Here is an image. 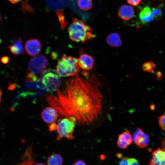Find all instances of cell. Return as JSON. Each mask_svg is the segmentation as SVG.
I'll return each mask as SVG.
<instances>
[{"label": "cell", "instance_id": "cell-1", "mask_svg": "<svg viewBox=\"0 0 165 165\" xmlns=\"http://www.w3.org/2000/svg\"><path fill=\"white\" fill-rule=\"evenodd\" d=\"M66 80L46 100L61 116L76 124L89 126L99 120L103 111L101 84L97 75L86 71Z\"/></svg>", "mask_w": 165, "mask_h": 165}, {"label": "cell", "instance_id": "cell-2", "mask_svg": "<svg viewBox=\"0 0 165 165\" xmlns=\"http://www.w3.org/2000/svg\"><path fill=\"white\" fill-rule=\"evenodd\" d=\"M68 31L70 38L77 42L84 43L94 37L92 28L82 21L76 18H73Z\"/></svg>", "mask_w": 165, "mask_h": 165}, {"label": "cell", "instance_id": "cell-3", "mask_svg": "<svg viewBox=\"0 0 165 165\" xmlns=\"http://www.w3.org/2000/svg\"><path fill=\"white\" fill-rule=\"evenodd\" d=\"M79 70L77 58L64 55L58 61L56 71L61 77L75 76L78 75Z\"/></svg>", "mask_w": 165, "mask_h": 165}, {"label": "cell", "instance_id": "cell-4", "mask_svg": "<svg viewBox=\"0 0 165 165\" xmlns=\"http://www.w3.org/2000/svg\"><path fill=\"white\" fill-rule=\"evenodd\" d=\"M56 123V130L58 134L56 138L57 141L63 138L69 140L74 139L73 133L76 123L74 120L66 117L61 118Z\"/></svg>", "mask_w": 165, "mask_h": 165}, {"label": "cell", "instance_id": "cell-5", "mask_svg": "<svg viewBox=\"0 0 165 165\" xmlns=\"http://www.w3.org/2000/svg\"><path fill=\"white\" fill-rule=\"evenodd\" d=\"M43 73L40 79L44 88L48 92H55L61 84V76L54 69L46 71Z\"/></svg>", "mask_w": 165, "mask_h": 165}, {"label": "cell", "instance_id": "cell-6", "mask_svg": "<svg viewBox=\"0 0 165 165\" xmlns=\"http://www.w3.org/2000/svg\"><path fill=\"white\" fill-rule=\"evenodd\" d=\"M48 64L46 57L42 55H38L32 58L28 65V70L35 75L43 73L46 71Z\"/></svg>", "mask_w": 165, "mask_h": 165}, {"label": "cell", "instance_id": "cell-7", "mask_svg": "<svg viewBox=\"0 0 165 165\" xmlns=\"http://www.w3.org/2000/svg\"><path fill=\"white\" fill-rule=\"evenodd\" d=\"M132 138V141L140 148L146 147L150 142L148 135L139 128H138L134 133Z\"/></svg>", "mask_w": 165, "mask_h": 165}, {"label": "cell", "instance_id": "cell-8", "mask_svg": "<svg viewBox=\"0 0 165 165\" xmlns=\"http://www.w3.org/2000/svg\"><path fill=\"white\" fill-rule=\"evenodd\" d=\"M25 49L28 54L31 56H35L41 51V44L36 39L28 40L25 43Z\"/></svg>", "mask_w": 165, "mask_h": 165}, {"label": "cell", "instance_id": "cell-9", "mask_svg": "<svg viewBox=\"0 0 165 165\" xmlns=\"http://www.w3.org/2000/svg\"><path fill=\"white\" fill-rule=\"evenodd\" d=\"M57 111L51 106L45 108L41 113V117L43 120L48 124L55 122L58 117Z\"/></svg>", "mask_w": 165, "mask_h": 165}, {"label": "cell", "instance_id": "cell-10", "mask_svg": "<svg viewBox=\"0 0 165 165\" xmlns=\"http://www.w3.org/2000/svg\"><path fill=\"white\" fill-rule=\"evenodd\" d=\"M77 60L79 67L84 71H89L94 67V59L89 54L85 53L82 54Z\"/></svg>", "mask_w": 165, "mask_h": 165}, {"label": "cell", "instance_id": "cell-11", "mask_svg": "<svg viewBox=\"0 0 165 165\" xmlns=\"http://www.w3.org/2000/svg\"><path fill=\"white\" fill-rule=\"evenodd\" d=\"M149 165H165V153L163 149L158 148L152 154Z\"/></svg>", "mask_w": 165, "mask_h": 165}, {"label": "cell", "instance_id": "cell-12", "mask_svg": "<svg viewBox=\"0 0 165 165\" xmlns=\"http://www.w3.org/2000/svg\"><path fill=\"white\" fill-rule=\"evenodd\" d=\"M132 136L130 132L126 130L118 135L117 143L118 147L121 149H125L132 142Z\"/></svg>", "mask_w": 165, "mask_h": 165}, {"label": "cell", "instance_id": "cell-13", "mask_svg": "<svg viewBox=\"0 0 165 165\" xmlns=\"http://www.w3.org/2000/svg\"><path fill=\"white\" fill-rule=\"evenodd\" d=\"M118 14L119 16L122 19L128 20L133 17L134 11L130 6L123 5L119 9Z\"/></svg>", "mask_w": 165, "mask_h": 165}, {"label": "cell", "instance_id": "cell-14", "mask_svg": "<svg viewBox=\"0 0 165 165\" xmlns=\"http://www.w3.org/2000/svg\"><path fill=\"white\" fill-rule=\"evenodd\" d=\"M9 48L11 53L13 54L17 55L23 54L24 50L21 37L14 39Z\"/></svg>", "mask_w": 165, "mask_h": 165}, {"label": "cell", "instance_id": "cell-15", "mask_svg": "<svg viewBox=\"0 0 165 165\" xmlns=\"http://www.w3.org/2000/svg\"><path fill=\"white\" fill-rule=\"evenodd\" d=\"M139 17L143 24H145L152 21L154 18L151 10L148 6L144 8L140 12Z\"/></svg>", "mask_w": 165, "mask_h": 165}, {"label": "cell", "instance_id": "cell-16", "mask_svg": "<svg viewBox=\"0 0 165 165\" xmlns=\"http://www.w3.org/2000/svg\"><path fill=\"white\" fill-rule=\"evenodd\" d=\"M106 41L109 46L113 47H119L122 43L119 35L115 32L109 34L106 38Z\"/></svg>", "mask_w": 165, "mask_h": 165}, {"label": "cell", "instance_id": "cell-17", "mask_svg": "<svg viewBox=\"0 0 165 165\" xmlns=\"http://www.w3.org/2000/svg\"><path fill=\"white\" fill-rule=\"evenodd\" d=\"M63 158L59 154L53 153L48 158L47 165H62Z\"/></svg>", "mask_w": 165, "mask_h": 165}, {"label": "cell", "instance_id": "cell-18", "mask_svg": "<svg viewBox=\"0 0 165 165\" xmlns=\"http://www.w3.org/2000/svg\"><path fill=\"white\" fill-rule=\"evenodd\" d=\"M78 4L80 9L85 11L91 9L93 6L92 0H78Z\"/></svg>", "mask_w": 165, "mask_h": 165}, {"label": "cell", "instance_id": "cell-19", "mask_svg": "<svg viewBox=\"0 0 165 165\" xmlns=\"http://www.w3.org/2000/svg\"><path fill=\"white\" fill-rule=\"evenodd\" d=\"M155 68V64L152 61L145 62L143 64L142 66L143 71L152 73H154V69Z\"/></svg>", "mask_w": 165, "mask_h": 165}, {"label": "cell", "instance_id": "cell-20", "mask_svg": "<svg viewBox=\"0 0 165 165\" xmlns=\"http://www.w3.org/2000/svg\"><path fill=\"white\" fill-rule=\"evenodd\" d=\"M57 14L60 22L61 28L62 30H64L66 27V24L62 11L61 10H58Z\"/></svg>", "mask_w": 165, "mask_h": 165}, {"label": "cell", "instance_id": "cell-21", "mask_svg": "<svg viewBox=\"0 0 165 165\" xmlns=\"http://www.w3.org/2000/svg\"><path fill=\"white\" fill-rule=\"evenodd\" d=\"M154 19L158 20L160 18L162 15L161 10L157 8H152L151 10Z\"/></svg>", "mask_w": 165, "mask_h": 165}, {"label": "cell", "instance_id": "cell-22", "mask_svg": "<svg viewBox=\"0 0 165 165\" xmlns=\"http://www.w3.org/2000/svg\"><path fill=\"white\" fill-rule=\"evenodd\" d=\"M158 123L160 128L164 131L165 130V113L158 118Z\"/></svg>", "mask_w": 165, "mask_h": 165}, {"label": "cell", "instance_id": "cell-23", "mask_svg": "<svg viewBox=\"0 0 165 165\" xmlns=\"http://www.w3.org/2000/svg\"><path fill=\"white\" fill-rule=\"evenodd\" d=\"M129 158L127 157H123L119 161V165H129Z\"/></svg>", "mask_w": 165, "mask_h": 165}, {"label": "cell", "instance_id": "cell-24", "mask_svg": "<svg viewBox=\"0 0 165 165\" xmlns=\"http://www.w3.org/2000/svg\"><path fill=\"white\" fill-rule=\"evenodd\" d=\"M48 125L49 127L48 130L50 131V132L56 130L57 123L56 122Z\"/></svg>", "mask_w": 165, "mask_h": 165}, {"label": "cell", "instance_id": "cell-25", "mask_svg": "<svg viewBox=\"0 0 165 165\" xmlns=\"http://www.w3.org/2000/svg\"><path fill=\"white\" fill-rule=\"evenodd\" d=\"M141 1V0H127V2L129 4L134 6L138 5Z\"/></svg>", "mask_w": 165, "mask_h": 165}, {"label": "cell", "instance_id": "cell-26", "mask_svg": "<svg viewBox=\"0 0 165 165\" xmlns=\"http://www.w3.org/2000/svg\"><path fill=\"white\" fill-rule=\"evenodd\" d=\"M129 165H139V164L138 161L134 158H129Z\"/></svg>", "mask_w": 165, "mask_h": 165}, {"label": "cell", "instance_id": "cell-27", "mask_svg": "<svg viewBox=\"0 0 165 165\" xmlns=\"http://www.w3.org/2000/svg\"><path fill=\"white\" fill-rule=\"evenodd\" d=\"M9 61V57L8 56L2 57L1 59V61L3 64H6L8 63Z\"/></svg>", "mask_w": 165, "mask_h": 165}, {"label": "cell", "instance_id": "cell-28", "mask_svg": "<svg viewBox=\"0 0 165 165\" xmlns=\"http://www.w3.org/2000/svg\"><path fill=\"white\" fill-rule=\"evenodd\" d=\"M73 165H86L85 163L82 161L79 160L76 161Z\"/></svg>", "mask_w": 165, "mask_h": 165}, {"label": "cell", "instance_id": "cell-29", "mask_svg": "<svg viewBox=\"0 0 165 165\" xmlns=\"http://www.w3.org/2000/svg\"><path fill=\"white\" fill-rule=\"evenodd\" d=\"M13 4H16L20 2L21 0H8Z\"/></svg>", "mask_w": 165, "mask_h": 165}, {"label": "cell", "instance_id": "cell-30", "mask_svg": "<svg viewBox=\"0 0 165 165\" xmlns=\"http://www.w3.org/2000/svg\"><path fill=\"white\" fill-rule=\"evenodd\" d=\"M161 74L160 73V72H158L157 73V76H158V78H160L161 76Z\"/></svg>", "mask_w": 165, "mask_h": 165}, {"label": "cell", "instance_id": "cell-31", "mask_svg": "<svg viewBox=\"0 0 165 165\" xmlns=\"http://www.w3.org/2000/svg\"><path fill=\"white\" fill-rule=\"evenodd\" d=\"M2 92L1 88L0 87V103L1 101V96L2 95Z\"/></svg>", "mask_w": 165, "mask_h": 165}, {"label": "cell", "instance_id": "cell-32", "mask_svg": "<svg viewBox=\"0 0 165 165\" xmlns=\"http://www.w3.org/2000/svg\"><path fill=\"white\" fill-rule=\"evenodd\" d=\"M34 165H47L46 164L42 163H36Z\"/></svg>", "mask_w": 165, "mask_h": 165}, {"label": "cell", "instance_id": "cell-33", "mask_svg": "<svg viewBox=\"0 0 165 165\" xmlns=\"http://www.w3.org/2000/svg\"><path fill=\"white\" fill-rule=\"evenodd\" d=\"M2 19V16L1 15H0V21Z\"/></svg>", "mask_w": 165, "mask_h": 165}, {"label": "cell", "instance_id": "cell-34", "mask_svg": "<svg viewBox=\"0 0 165 165\" xmlns=\"http://www.w3.org/2000/svg\"><path fill=\"white\" fill-rule=\"evenodd\" d=\"M1 38H0V44L1 43Z\"/></svg>", "mask_w": 165, "mask_h": 165}]
</instances>
